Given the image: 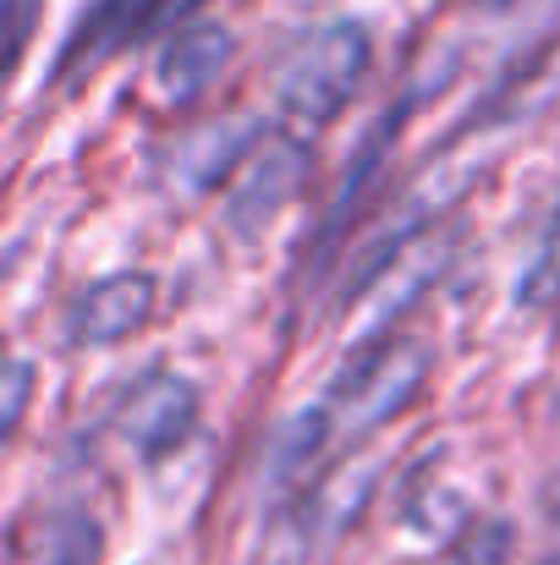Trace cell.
Segmentation results:
<instances>
[{
	"mask_svg": "<svg viewBox=\"0 0 560 565\" xmlns=\"http://www.w3.org/2000/svg\"><path fill=\"white\" fill-rule=\"evenodd\" d=\"M225 61H231V33H225V28H209V22L182 28V33L160 50V61H155V88H160L171 105H192V99L225 72Z\"/></svg>",
	"mask_w": 560,
	"mask_h": 565,
	"instance_id": "5b68a950",
	"label": "cell"
},
{
	"mask_svg": "<svg viewBox=\"0 0 560 565\" xmlns=\"http://www.w3.org/2000/svg\"><path fill=\"white\" fill-rule=\"evenodd\" d=\"M198 423V390L182 374H149L138 379L116 412V428L133 450L144 456H160L171 445H182Z\"/></svg>",
	"mask_w": 560,
	"mask_h": 565,
	"instance_id": "277c9868",
	"label": "cell"
},
{
	"mask_svg": "<svg viewBox=\"0 0 560 565\" xmlns=\"http://www.w3.org/2000/svg\"><path fill=\"white\" fill-rule=\"evenodd\" d=\"M429 369H434V358H429V347L423 341H412V335H379L369 341L341 374L330 384V395H325V406L314 412V450L319 445H330V439H358V434H373L379 423H390V417H401L418 395H423V384H429Z\"/></svg>",
	"mask_w": 560,
	"mask_h": 565,
	"instance_id": "6da1fadb",
	"label": "cell"
},
{
	"mask_svg": "<svg viewBox=\"0 0 560 565\" xmlns=\"http://www.w3.org/2000/svg\"><path fill=\"white\" fill-rule=\"evenodd\" d=\"M28 363H11V374H6V428H17V417H22V401H28Z\"/></svg>",
	"mask_w": 560,
	"mask_h": 565,
	"instance_id": "30bf717a",
	"label": "cell"
},
{
	"mask_svg": "<svg viewBox=\"0 0 560 565\" xmlns=\"http://www.w3.org/2000/svg\"><path fill=\"white\" fill-rule=\"evenodd\" d=\"M550 516H556V522H560V483H556V489H550Z\"/></svg>",
	"mask_w": 560,
	"mask_h": 565,
	"instance_id": "8fae6325",
	"label": "cell"
},
{
	"mask_svg": "<svg viewBox=\"0 0 560 565\" xmlns=\"http://www.w3.org/2000/svg\"><path fill=\"white\" fill-rule=\"evenodd\" d=\"M149 319H155V280L127 269V275H105L72 297L66 335L77 347H116V341L138 335Z\"/></svg>",
	"mask_w": 560,
	"mask_h": 565,
	"instance_id": "3957f363",
	"label": "cell"
},
{
	"mask_svg": "<svg viewBox=\"0 0 560 565\" xmlns=\"http://www.w3.org/2000/svg\"><path fill=\"white\" fill-rule=\"evenodd\" d=\"M264 138L253 132V127H203V132H192L177 143V154H171V182L182 192H209L220 188L225 177H236L242 166H247V154L258 149Z\"/></svg>",
	"mask_w": 560,
	"mask_h": 565,
	"instance_id": "8992f818",
	"label": "cell"
},
{
	"mask_svg": "<svg viewBox=\"0 0 560 565\" xmlns=\"http://www.w3.org/2000/svg\"><path fill=\"white\" fill-rule=\"evenodd\" d=\"M369 61H373L369 33H363L358 22H330V28L308 33V39L286 55V66H281V77H275V94H281V105H286L297 121L325 127V121H336V116L352 105L358 83L369 77Z\"/></svg>",
	"mask_w": 560,
	"mask_h": 565,
	"instance_id": "7a4b0ae2",
	"label": "cell"
},
{
	"mask_svg": "<svg viewBox=\"0 0 560 565\" xmlns=\"http://www.w3.org/2000/svg\"><path fill=\"white\" fill-rule=\"evenodd\" d=\"M517 297H522L528 308H545V302L560 297V214L550 220V231L539 236V253H533V264L522 269Z\"/></svg>",
	"mask_w": 560,
	"mask_h": 565,
	"instance_id": "9c48e42d",
	"label": "cell"
},
{
	"mask_svg": "<svg viewBox=\"0 0 560 565\" xmlns=\"http://www.w3.org/2000/svg\"><path fill=\"white\" fill-rule=\"evenodd\" d=\"M511 550H517V533H511V522H500V516H484V522H473L456 544H451V555L445 565H511Z\"/></svg>",
	"mask_w": 560,
	"mask_h": 565,
	"instance_id": "ba28073f",
	"label": "cell"
},
{
	"mask_svg": "<svg viewBox=\"0 0 560 565\" xmlns=\"http://www.w3.org/2000/svg\"><path fill=\"white\" fill-rule=\"evenodd\" d=\"M303 166H308V160H303V149H297L292 138H264V143L247 154V166L236 171V177H242V182H236V198H231V203H236V220H242V225H253L258 214L270 220V214L297 192Z\"/></svg>",
	"mask_w": 560,
	"mask_h": 565,
	"instance_id": "52a82bcc",
	"label": "cell"
}]
</instances>
